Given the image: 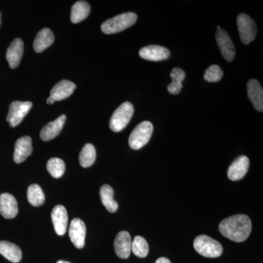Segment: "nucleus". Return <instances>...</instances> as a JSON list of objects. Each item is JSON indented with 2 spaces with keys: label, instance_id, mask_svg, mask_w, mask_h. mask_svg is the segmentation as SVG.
Masks as SVG:
<instances>
[{
  "label": "nucleus",
  "instance_id": "0eeeda50",
  "mask_svg": "<svg viewBox=\"0 0 263 263\" xmlns=\"http://www.w3.org/2000/svg\"><path fill=\"white\" fill-rule=\"evenodd\" d=\"M32 107L31 102H13L10 105L7 122L10 127H15L23 121Z\"/></svg>",
  "mask_w": 263,
  "mask_h": 263
},
{
  "label": "nucleus",
  "instance_id": "7ed1b4c3",
  "mask_svg": "<svg viewBox=\"0 0 263 263\" xmlns=\"http://www.w3.org/2000/svg\"><path fill=\"white\" fill-rule=\"evenodd\" d=\"M194 248L197 253L209 258L220 257L223 252L222 246L219 242L205 235H199L195 238Z\"/></svg>",
  "mask_w": 263,
  "mask_h": 263
},
{
  "label": "nucleus",
  "instance_id": "1a4fd4ad",
  "mask_svg": "<svg viewBox=\"0 0 263 263\" xmlns=\"http://www.w3.org/2000/svg\"><path fill=\"white\" fill-rule=\"evenodd\" d=\"M86 228L84 221L75 218L72 219L69 228V235L72 243L78 249H82L85 245Z\"/></svg>",
  "mask_w": 263,
  "mask_h": 263
},
{
  "label": "nucleus",
  "instance_id": "a878e982",
  "mask_svg": "<svg viewBox=\"0 0 263 263\" xmlns=\"http://www.w3.org/2000/svg\"><path fill=\"white\" fill-rule=\"evenodd\" d=\"M27 199L31 205L38 207L44 203L46 197L39 185L32 184L27 190Z\"/></svg>",
  "mask_w": 263,
  "mask_h": 263
},
{
  "label": "nucleus",
  "instance_id": "f3484780",
  "mask_svg": "<svg viewBox=\"0 0 263 263\" xmlns=\"http://www.w3.org/2000/svg\"><path fill=\"white\" fill-rule=\"evenodd\" d=\"M24 53V43L20 38L15 39L7 50L6 59L10 68L15 69L20 65Z\"/></svg>",
  "mask_w": 263,
  "mask_h": 263
},
{
  "label": "nucleus",
  "instance_id": "9b49d317",
  "mask_svg": "<svg viewBox=\"0 0 263 263\" xmlns=\"http://www.w3.org/2000/svg\"><path fill=\"white\" fill-rule=\"evenodd\" d=\"M114 249L119 258L127 259L132 251L130 235L127 231H121L118 233L114 240Z\"/></svg>",
  "mask_w": 263,
  "mask_h": 263
},
{
  "label": "nucleus",
  "instance_id": "f03ea898",
  "mask_svg": "<svg viewBox=\"0 0 263 263\" xmlns=\"http://www.w3.org/2000/svg\"><path fill=\"white\" fill-rule=\"evenodd\" d=\"M137 19L136 13L131 12L122 13L105 21L101 25V29L105 34H116L130 27L136 23Z\"/></svg>",
  "mask_w": 263,
  "mask_h": 263
},
{
  "label": "nucleus",
  "instance_id": "4468645a",
  "mask_svg": "<svg viewBox=\"0 0 263 263\" xmlns=\"http://www.w3.org/2000/svg\"><path fill=\"white\" fill-rule=\"evenodd\" d=\"M32 152V139L30 137L24 136L15 142L13 160L15 163H22L27 160Z\"/></svg>",
  "mask_w": 263,
  "mask_h": 263
},
{
  "label": "nucleus",
  "instance_id": "aec40b11",
  "mask_svg": "<svg viewBox=\"0 0 263 263\" xmlns=\"http://www.w3.org/2000/svg\"><path fill=\"white\" fill-rule=\"evenodd\" d=\"M53 42H54V35L53 32L50 29L44 28L40 31L36 35L33 43V48L37 53H41L51 46Z\"/></svg>",
  "mask_w": 263,
  "mask_h": 263
},
{
  "label": "nucleus",
  "instance_id": "473e14b6",
  "mask_svg": "<svg viewBox=\"0 0 263 263\" xmlns=\"http://www.w3.org/2000/svg\"><path fill=\"white\" fill-rule=\"evenodd\" d=\"M0 25H1V13H0Z\"/></svg>",
  "mask_w": 263,
  "mask_h": 263
},
{
  "label": "nucleus",
  "instance_id": "cd10ccee",
  "mask_svg": "<svg viewBox=\"0 0 263 263\" xmlns=\"http://www.w3.org/2000/svg\"><path fill=\"white\" fill-rule=\"evenodd\" d=\"M47 170L48 173L55 179H59L63 176L65 171V164L60 158H51L48 161Z\"/></svg>",
  "mask_w": 263,
  "mask_h": 263
},
{
  "label": "nucleus",
  "instance_id": "7c9ffc66",
  "mask_svg": "<svg viewBox=\"0 0 263 263\" xmlns=\"http://www.w3.org/2000/svg\"><path fill=\"white\" fill-rule=\"evenodd\" d=\"M54 100H53V99H52L51 98V97H49V98H48L47 99V103L48 104H53V103H54Z\"/></svg>",
  "mask_w": 263,
  "mask_h": 263
},
{
  "label": "nucleus",
  "instance_id": "dca6fc26",
  "mask_svg": "<svg viewBox=\"0 0 263 263\" xmlns=\"http://www.w3.org/2000/svg\"><path fill=\"white\" fill-rule=\"evenodd\" d=\"M247 93L249 100L257 111L263 110V90L259 81L252 79L247 83Z\"/></svg>",
  "mask_w": 263,
  "mask_h": 263
},
{
  "label": "nucleus",
  "instance_id": "6ab92c4d",
  "mask_svg": "<svg viewBox=\"0 0 263 263\" xmlns=\"http://www.w3.org/2000/svg\"><path fill=\"white\" fill-rule=\"evenodd\" d=\"M76 88V85L72 81L62 80L60 82L57 83L52 88L50 97L54 101H60V100H65L66 98H69L73 93Z\"/></svg>",
  "mask_w": 263,
  "mask_h": 263
},
{
  "label": "nucleus",
  "instance_id": "c756f323",
  "mask_svg": "<svg viewBox=\"0 0 263 263\" xmlns=\"http://www.w3.org/2000/svg\"><path fill=\"white\" fill-rule=\"evenodd\" d=\"M155 263H171V262L166 257H160L156 261Z\"/></svg>",
  "mask_w": 263,
  "mask_h": 263
},
{
  "label": "nucleus",
  "instance_id": "bb28decb",
  "mask_svg": "<svg viewBox=\"0 0 263 263\" xmlns=\"http://www.w3.org/2000/svg\"><path fill=\"white\" fill-rule=\"evenodd\" d=\"M132 251L137 257H146L148 254V245L146 239L141 236H136L132 242Z\"/></svg>",
  "mask_w": 263,
  "mask_h": 263
},
{
  "label": "nucleus",
  "instance_id": "20e7f679",
  "mask_svg": "<svg viewBox=\"0 0 263 263\" xmlns=\"http://www.w3.org/2000/svg\"><path fill=\"white\" fill-rule=\"evenodd\" d=\"M133 114H134V107L133 104L129 102L122 103L114 111L110 118V124H109L110 129L115 133L123 130L130 122Z\"/></svg>",
  "mask_w": 263,
  "mask_h": 263
},
{
  "label": "nucleus",
  "instance_id": "b1692460",
  "mask_svg": "<svg viewBox=\"0 0 263 263\" xmlns=\"http://www.w3.org/2000/svg\"><path fill=\"white\" fill-rule=\"evenodd\" d=\"M171 77L172 82L167 86V91L172 95L179 94L183 87L182 82L186 77V73L182 69L175 67L171 71Z\"/></svg>",
  "mask_w": 263,
  "mask_h": 263
},
{
  "label": "nucleus",
  "instance_id": "4be33fe9",
  "mask_svg": "<svg viewBox=\"0 0 263 263\" xmlns=\"http://www.w3.org/2000/svg\"><path fill=\"white\" fill-rule=\"evenodd\" d=\"M91 7L86 1L76 2L71 9L70 20L72 23L78 24L87 18Z\"/></svg>",
  "mask_w": 263,
  "mask_h": 263
},
{
  "label": "nucleus",
  "instance_id": "f8f14e48",
  "mask_svg": "<svg viewBox=\"0 0 263 263\" xmlns=\"http://www.w3.org/2000/svg\"><path fill=\"white\" fill-rule=\"evenodd\" d=\"M139 55L141 58L148 61L159 62L168 59L171 52L162 46L152 45L142 48L140 50Z\"/></svg>",
  "mask_w": 263,
  "mask_h": 263
},
{
  "label": "nucleus",
  "instance_id": "f257e3e1",
  "mask_svg": "<svg viewBox=\"0 0 263 263\" xmlns=\"http://www.w3.org/2000/svg\"><path fill=\"white\" fill-rule=\"evenodd\" d=\"M219 230L223 236L240 243L249 238L252 231V221L245 214H237L223 219Z\"/></svg>",
  "mask_w": 263,
  "mask_h": 263
},
{
  "label": "nucleus",
  "instance_id": "423d86ee",
  "mask_svg": "<svg viewBox=\"0 0 263 263\" xmlns=\"http://www.w3.org/2000/svg\"><path fill=\"white\" fill-rule=\"evenodd\" d=\"M237 25L242 43L248 45L255 39L257 33V26L250 16L245 13H240L237 18Z\"/></svg>",
  "mask_w": 263,
  "mask_h": 263
},
{
  "label": "nucleus",
  "instance_id": "6e6552de",
  "mask_svg": "<svg viewBox=\"0 0 263 263\" xmlns=\"http://www.w3.org/2000/svg\"><path fill=\"white\" fill-rule=\"evenodd\" d=\"M216 40L223 57L228 62L233 61L235 56L234 44L229 34L221 29L219 26L217 27V31L216 32Z\"/></svg>",
  "mask_w": 263,
  "mask_h": 263
},
{
  "label": "nucleus",
  "instance_id": "2eb2a0df",
  "mask_svg": "<svg viewBox=\"0 0 263 263\" xmlns=\"http://www.w3.org/2000/svg\"><path fill=\"white\" fill-rule=\"evenodd\" d=\"M249 167V160L246 156H240L231 164L228 171V178L232 181L243 179Z\"/></svg>",
  "mask_w": 263,
  "mask_h": 263
},
{
  "label": "nucleus",
  "instance_id": "5701e85b",
  "mask_svg": "<svg viewBox=\"0 0 263 263\" xmlns=\"http://www.w3.org/2000/svg\"><path fill=\"white\" fill-rule=\"evenodd\" d=\"M100 195L102 203L103 204L105 209L110 213L117 212L119 205H118V202L114 200L113 188L109 185H103L100 188Z\"/></svg>",
  "mask_w": 263,
  "mask_h": 263
},
{
  "label": "nucleus",
  "instance_id": "9d476101",
  "mask_svg": "<svg viewBox=\"0 0 263 263\" xmlns=\"http://www.w3.org/2000/svg\"><path fill=\"white\" fill-rule=\"evenodd\" d=\"M18 202L14 196L8 193L0 195V214L5 219H10L18 214Z\"/></svg>",
  "mask_w": 263,
  "mask_h": 263
},
{
  "label": "nucleus",
  "instance_id": "a211bd4d",
  "mask_svg": "<svg viewBox=\"0 0 263 263\" xmlns=\"http://www.w3.org/2000/svg\"><path fill=\"white\" fill-rule=\"evenodd\" d=\"M66 119L65 115L60 116L53 122H49L41 129V139L44 141H49L53 138H56L61 133L64 124H65Z\"/></svg>",
  "mask_w": 263,
  "mask_h": 263
},
{
  "label": "nucleus",
  "instance_id": "393cba45",
  "mask_svg": "<svg viewBox=\"0 0 263 263\" xmlns=\"http://www.w3.org/2000/svg\"><path fill=\"white\" fill-rule=\"evenodd\" d=\"M96 160V149L91 143H86L79 155V162L83 167H89Z\"/></svg>",
  "mask_w": 263,
  "mask_h": 263
},
{
  "label": "nucleus",
  "instance_id": "39448f33",
  "mask_svg": "<svg viewBox=\"0 0 263 263\" xmlns=\"http://www.w3.org/2000/svg\"><path fill=\"white\" fill-rule=\"evenodd\" d=\"M153 129V124L148 121L138 124L129 136V145L130 148L138 150L146 145L150 141Z\"/></svg>",
  "mask_w": 263,
  "mask_h": 263
},
{
  "label": "nucleus",
  "instance_id": "c85d7f7f",
  "mask_svg": "<svg viewBox=\"0 0 263 263\" xmlns=\"http://www.w3.org/2000/svg\"><path fill=\"white\" fill-rule=\"evenodd\" d=\"M223 70L219 66L214 65L208 67L204 74V79L208 82L214 83L221 80Z\"/></svg>",
  "mask_w": 263,
  "mask_h": 263
},
{
  "label": "nucleus",
  "instance_id": "412c9836",
  "mask_svg": "<svg viewBox=\"0 0 263 263\" xmlns=\"http://www.w3.org/2000/svg\"><path fill=\"white\" fill-rule=\"evenodd\" d=\"M0 254L12 262L17 263L22 260V250L18 246L10 242L0 241Z\"/></svg>",
  "mask_w": 263,
  "mask_h": 263
},
{
  "label": "nucleus",
  "instance_id": "2f4dec72",
  "mask_svg": "<svg viewBox=\"0 0 263 263\" xmlns=\"http://www.w3.org/2000/svg\"><path fill=\"white\" fill-rule=\"evenodd\" d=\"M57 263H70L65 260H59Z\"/></svg>",
  "mask_w": 263,
  "mask_h": 263
},
{
  "label": "nucleus",
  "instance_id": "ddd939ff",
  "mask_svg": "<svg viewBox=\"0 0 263 263\" xmlns=\"http://www.w3.org/2000/svg\"><path fill=\"white\" fill-rule=\"evenodd\" d=\"M51 219L57 234L63 235L67 230L68 216L67 210L63 205H57L51 212Z\"/></svg>",
  "mask_w": 263,
  "mask_h": 263
}]
</instances>
